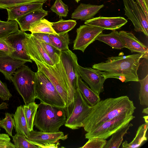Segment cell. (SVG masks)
<instances>
[{
    "instance_id": "obj_1",
    "label": "cell",
    "mask_w": 148,
    "mask_h": 148,
    "mask_svg": "<svg viewBox=\"0 0 148 148\" xmlns=\"http://www.w3.org/2000/svg\"><path fill=\"white\" fill-rule=\"evenodd\" d=\"M136 109L133 101L127 96L100 100L92 106L83 122V127L85 131L89 132L116 117L132 115Z\"/></svg>"
},
{
    "instance_id": "obj_2",
    "label": "cell",
    "mask_w": 148,
    "mask_h": 148,
    "mask_svg": "<svg viewBox=\"0 0 148 148\" xmlns=\"http://www.w3.org/2000/svg\"><path fill=\"white\" fill-rule=\"evenodd\" d=\"M144 58L141 53L108 57L105 62L95 64L92 68L98 70L106 79L115 78L122 82H138L137 71L141 58Z\"/></svg>"
},
{
    "instance_id": "obj_3",
    "label": "cell",
    "mask_w": 148,
    "mask_h": 148,
    "mask_svg": "<svg viewBox=\"0 0 148 148\" xmlns=\"http://www.w3.org/2000/svg\"><path fill=\"white\" fill-rule=\"evenodd\" d=\"M34 125L39 131L46 132L60 131L64 124L66 118L64 108L42 103L38 104Z\"/></svg>"
},
{
    "instance_id": "obj_4",
    "label": "cell",
    "mask_w": 148,
    "mask_h": 148,
    "mask_svg": "<svg viewBox=\"0 0 148 148\" xmlns=\"http://www.w3.org/2000/svg\"><path fill=\"white\" fill-rule=\"evenodd\" d=\"M92 108L83 98L78 86L74 94L73 101L64 108L66 118L65 126L72 130L83 127V122Z\"/></svg>"
},
{
    "instance_id": "obj_5",
    "label": "cell",
    "mask_w": 148,
    "mask_h": 148,
    "mask_svg": "<svg viewBox=\"0 0 148 148\" xmlns=\"http://www.w3.org/2000/svg\"><path fill=\"white\" fill-rule=\"evenodd\" d=\"M33 61L37 66L38 70L42 72L49 79L61 97L66 107L67 106L69 100L68 81L61 61L53 66L36 60Z\"/></svg>"
},
{
    "instance_id": "obj_6",
    "label": "cell",
    "mask_w": 148,
    "mask_h": 148,
    "mask_svg": "<svg viewBox=\"0 0 148 148\" xmlns=\"http://www.w3.org/2000/svg\"><path fill=\"white\" fill-rule=\"evenodd\" d=\"M13 75L12 81L25 104L34 102L36 72L24 64L18 69Z\"/></svg>"
},
{
    "instance_id": "obj_7",
    "label": "cell",
    "mask_w": 148,
    "mask_h": 148,
    "mask_svg": "<svg viewBox=\"0 0 148 148\" xmlns=\"http://www.w3.org/2000/svg\"><path fill=\"white\" fill-rule=\"evenodd\" d=\"M36 99L41 103L52 106L64 108L65 104L55 87L42 72H36L35 84Z\"/></svg>"
},
{
    "instance_id": "obj_8",
    "label": "cell",
    "mask_w": 148,
    "mask_h": 148,
    "mask_svg": "<svg viewBox=\"0 0 148 148\" xmlns=\"http://www.w3.org/2000/svg\"><path fill=\"white\" fill-rule=\"evenodd\" d=\"M60 60L68 81L69 105L73 101L74 94L76 88L78 86V78L80 76L78 70L79 65L76 55L69 49L61 51Z\"/></svg>"
},
{
    "instance_id": "obj_9",
    "label": "cell",
    "mask_w": 148,
    "mask_h": 148,
    "mask_svg": "<svg viewBox=\"0 0 148 148\" xmlns=\"http://www.w3.org/2000/svg\"><path fill=\"white\" fill-rule=\"evenodd\" d=\"M135 117L133 114L119 116L101 124L93 130L87 132L86 139L98 137L106 140L120 129L124 127Z\"/></svg>"
},
{
    "instance_id": "obj_10",
    "label": "cell",
    "mask_w": 148,
    "mask_h": 148,
    "mask_svg": "<svg viewBox=\"0 0 148 148\" xmlns=\"http://www.w3.org/2000/svg\"><path fill=\"white\" fill-rule=\"evenodd\" d=\"M125 15L132 23L136 32H143L148 36V17L134 0H123Z\"/></svg>"
},
{
    "instance_id": "obj_11",
    "label": "cell",
    "mask_w": 148,
    "mask_h": 148,
    "mask_svg": "<svg viewBox=\"0 0 148 148\" xmlns=\"http://www.w3.org/2000/svg\"><path fill=\"white\" fill-rule=\"evenodd\" d=\"M104 30L102 28L91 25H81L76 30L77 35L73 41V50H79L84 52Z\"/></svg>"
},
{
    "instance_id": "obj_12",
    "label": "cell",
    "mask_w": 148,
    "mask_h": 148,
    "mask_svg": "<svg viewBox=\"0 0 148 148\" xmlns=\"http://www.w3.org/2000/svg\"><path fill=\"white\" fill-rule=\"evenodd\" d=\"M25 45L26 52L32 60H37L51 66L55 65L41 42L31 34L26 33Z\"/></svg>"
},
{
    "instance_id": "obj_13",
    "label": "cell",
    "mask_w": 148,
    "mask_h": 148,
    "mask_svg": "<svg viewBox=\"0 0 148 148\" xmlns=\"http://www.w3.org/2000/svg\"><path fill=\"white\" fill-rule=\"evenodd\" d=\"M26 33L21 30L9 35L5 38L11 45L13 51L10 56L14 59L32 62L25 49V40Z\"/></svg>"
},
{
    "instance_id": "obj_14",
    "label": "cell",
    "mask_w": 148,
    "mask_h": 148,
    "mask_svg": "<svg viewBox=\"0 0 148 148\" xmlns=\"http://www.w3.org/2000/svg\"><path fill=\"white\" fill-rule=\"evenodd\" d=\"M80 77L99 96L104 91L103 84L106 79L99 72L90 67H83L79 66Z\"/></svg>"
},
{
    "instance_id": "obj_15",
    "label": "cell",
    "mask_w": 148,
    "mask_h": 148,
    "mask_svg": "<svg viewBox=\"0 0 148 148\" xmlns=\"http://www.w3.org/2000/svg\"><path fill=\"white\" fill-rule=\"evenodd\" d=\"M127 22V20L122 17L100 16L86 20L84 24L100 27L104 29L113 30L120 28Z\"/></svg>"
},
{
    "instance_id": "obj_16",
    "label": "cell",
    "mask_w": 148,
    "mask_h": 148,
    "mask_svg": "<svg viewBox=\"0 0 148 148\" xmlns=\"http://www.w3.org/2000/svg\"><path fill=\"white\" fill-rule=\"evenodd\" d=\"M26 62L14 59L7 53L0 51V72L3 74L5 79L9 81H12V75L16 69Z\"/></svg>"
},
{
    "instance_id": "obj_17",
    "label": "cell",
    "mask_w": 148,
    "mask_h": 148,
    "mask_svg": "<svg viewBox=\"0 0 148 148\" xmlns=\"http://www.w3.org/2000/svg\"><path fill=\"white\" fill-rule=\"evenodd\" d=\"M119 34L125 47L128 49L132 52L143 54L144 58L148 59L147 46L138 40L132 33L121 31L119 32Z\"/></svg>"
},
{
    "instance_id": "obj_18",
    "label": "cell",
    "mask_w": 148,
    "mask_h": 148,
    "mask_svg": "<svg viewBox=\"0 0 148 148\" xmlns=\"http://www.w3.org/2000/svg\"><path fill=\"white\" fill-rule=\"evenodd\" d=\"M30 142L40 144L56 143L60 140H64L68 138V134L64 135L61 131L56 132H46L36 130L30 132L26 137Z\"/></svg>"
},
{
    "instance_id": "obj_19",
    "label": "cell",
    "mask_w": 148,
    "mask_h": 148,
    "mask_svg": "<svg viewBox=\"0 0 148 148\" xmlns=\"http://www.w3.org/2000/svg\"><path fill=\"white\" fill-rule=\"evenodd\" d=\"M47 0L27 3L7 9V21H14L18 17L28 13L42 8L43 4Z\"/></svg>"
},
{
    "instance_id": "obj_20",
    "label": "cell",
    "mask_w": 148,
    "mask_h": 148,
    "mask_svg": "<svg viewBox=\"0 0 148 148\" xmlns=\"http://www.w3.org/2000/svg\"><path fill=\"white\" fill-rule=\"evenodd\" d=\"M48 12L43 8L28 13L16 18L15 21L20 30L24 32L29 30L31 25L47 16Z\"/></svg>"
},
{
    "instance_id": "obj_21",
    "label": "cell",
    "mask_w": 148,
    "mask_h": 148,
    "mask_svg": "<svg viewBox=\"0 0 148 148\" xmlns=\"http://www.w3.org/2000/svg\"><path fill=\"white\" fill-rule=\"evenodd\" d=\"M104 6L81 3L72 13L71 18L82 21L91 19Z\"/></svg>"
},
{
    "instance_id": "obj_22",
    "label": "cell",
    "mask_w": 148,
    "mask_h": 148,
    "mask_svg": "<svg viewBox=\"0 0 148 148\" xmlns=\"http://www.w3.org/2000/svg\"><path fill=\"white\" fill-rule=\"evenodd\" d=\"M13 118L16 132V133L24 135L26 137H27L30 131L23 106L21 105L17 107L14 114H13Z\"/></svg>"
},
{
    "instance_id": "obj_23",
    "label": "cell",
    "mask_w": 148,
    "mask_h": 148,
    "mask_svg": "<svg viewBox=\"0 0 148 148\" xmlns=\"http://www.w3.org/2000/svg\"><path fill=\"white\" fill-rule=\"evenodd\" d=\"M96 40L102 42L111 47L112 48L121 49L125 47L120 38L118 32L116 30H112L110 34H105L102 33L99 35Z\"/></svg>"
},
{
    "instance_id": "obj_24",
    "label": "cell",
    "mask_w": 148,
    "mask_h": 148,
    "mask_svg": "<svg viewBox=\"0 0 148 148\" xmlns=\"http://www.w3.org/2000/svg\"><path fill=\"white\" fill-rule=\"evenodd\" d=\"M78 86L79 91L83 98L91 106L95 105L101 100L99 96L89 88L80 76L78 78Z\"/></svg>"
},
{
    "instance_id": "obj_25",
    "label": "cell",
    "mask_w": 148,
    "mask_h": 148,
    "mask_svg": "<svg viewBox=\"0 0 148 148\" xmlns=\"http://www.w3.org/2000/svg\"><path fill=\"white\" fill-rule=\"evenodd\" d=\"M148 123H145L138 127L135 137L130 143L125 140L122 143L123 148H137L140 147L143 142L147 140L146 132Z\"/></svg>"
},
{
    "instance_id": "obj_26",
    "label": "cell",
    "mask_w": 148,
    "mask_h": 148,
    "mask_svg": "<svg viewBox=\"0 0 148 148\" xmlns=\"http://www.w3.org/2000/svg\"><path fill=\"white\" fill-rule=\"evenodd\" d=\"M133 125L132 123H129L113 134L111 138L107 141L103 148H119L122 143L124 136L127 133V131Z\"/></svg>"
},
{
    "instance_id": "obj_27",
    "label": "cell",
    "mask_w": 148,
    "mask_h": 148,
    "mask_svg": "<svg viewBox=\"0 0 148 148\" xmlns=\"http://www.w3.org/2000/svg\"><path fill=\"white\" fill-rule=\"evenodd\" d=\"M76 21L73 20H60L58 22H51V26L56 34H61L68 33L75 27Z\"/></svg>"
},
{
    "instance_id": "obj_28",
    "label": "cell",
    "mask_w": 148,
    "mask_h": 148,
    "mask_svg": "<svg viewBox=\"0 0 148 148\" xmlns=\"http://www.w3.org/2000/svg\"><path fill=\"white\" fill-rule=\"evenodd\" d=\"M29 31L31 33H40L56 34L51 26V22L43 18L32 24Z\"/></svg>"
},
{
    "instance_id": "obj_29",
    "label": "cell",
    "mask_w": 148,
    "mask_h": 148,
    "mask_svg": "<svg viewBox=\"0 0 148 148\" xmlns=\"http://www.w3.org/2000/svg\"><path fill=\"white\" fill-rule=\"evenodd\" d=\"M25 114L30 132L33 130L34 122L38 110V104L35 102L23 105Z\"/></svg>"
},
{
    "instance_id": "obj_30",
    "label": "cell",
    "mask_w": 148,
    "mask_h": 148,
    "mask_svg": "<svg viewBox=\"0 0 148 148\" xmlns=\"http://www.w3.org/2000/svg\"><path fill=\"white\" fill-rule=\"evenodd\" d=\"M49 37L56 47L61 51L69 49L70 43L68 33L63 34H49Z\"/></svg>"
},
{
    "instance_id": "obj_31",
    "label": "cell",
    "mask_w": 148,
    "mask_h": 148,
    "mask_svg": "<svg viewBox=\"0 0 148 148\" xmlns=\"http://www.w3.org/2000/svg\"><path fill=\"white\" fill-rule=\"evenodd\" d=\"M19 30L18 24L16 21H5L0 25V38H5Z\"/></svg>"
},
{
    "instance_id": "obj_32",
    "label": "cell",
    "mask_w": 148,
    "mask_h": 148,
    "mask_svg": "<svg viewBox=\"0 0 148 148\" xmlns=\"http://www.w3.org/2000/svg\"><path fill=\"white\" fill-rule=\"evenodd\" d=\"M140 84L138 98L140 104L148 106V74L138 81Z\"/></svg>"
},
{
    "instance_id": "obj_33",
    "label": "cell",
    "mask_w": 148,
    "mask_h": 148,
    "mask_svg": "<svg viewBox=\"0 0 148 148\" xmlns=\"http://www.w3.org/2000/svg\"><path fill=\"white\" fill-rule=\"evenodd\" d=\"M44 49L54 64L59 63L61 51L57 47L43 42H40Z\"/></svg>"
},
{
    "instance_id": "obj_34",
    "label": "cell",
    "mask_w": 148,
    "mask_h": 148,
    "mask_svg": "<svg viewBox=\"0 0 148 148\" xmlns=\"http://www.w3.org/2000/svg\"><path fill=\"white\" fill-rule=\"evenodd\" d=\"M12 141L15 148H38L31 143L24 135L16 133L12 136Z\"/></svg>"
},
{
    "instance_id": "obj_35",
    "label": "cell",
    "mask_w": 148,
    "mask_h": 148,
    "mask_svg": "<svg viewBox=\"0 0 148 148\" xmlns=\"http://www.w3.org/2000/svg\"><path fill=\"white\" fill-rule=\"evenodd\" d=\"M5 115V118L0 120V127L4 129L8 134L12 137V131L15 124L13 114L7 112Z\"/></svg>"
},
{
    "instance_id": "obj_36",
    "label": "cell",
    "mask_w": 148,
    "mask_h": 148,
    "mask_svg": "<svg viewBox=\"0 0 148 148\" xmlns=\"http://www.w3.org/2000/svg\"><path fill=\"white\" fill-rule=\"evenodd\" d=\"M50 9L53 12L61 17H66L69 12L68 6L64 3L62 0H56Z\"/></svg>"
},
{
    "instance_id": "obj_37",
    "label": "cell",
    "mask_w": 148,
    "mask_h": 148,
    "mask_svg": "<svg viewBox=\"0 0 148 148\" xmlns=\"http://www.w3.org/2000/svg\"><path fill=\"white\" fill-rule=\"evenodd\" d=\"M44 0H0V9H8L20 5Z\"/></svg>"
},
{
    "instance_id": "obj_38",
    "label": "cell",
    "mask_w": 148,
    "mask_h": 148,
    "mask_svg": "<svg viewBox=\"0 0 148 148\" xmlns=\"http://www.w3.org/2000/svg\"><path fill=\"white\" fill-rule=\"evenodd\" d=\"M88 141L81 148H103L106 144L105 139L98 137L89 138Z\"/></svg>"
},
{
    "instance_id": "obj_39",
    "label": "cell",
    "mask_w": 148,
    "mask_h": 148,
    "mask_svg": "<svg viewBox=\"0 0 148 148\" xmlns=\"http://www.w3.org/2000/svg\"><path fill=\"white\" fill-rule=\"evenodd\" d=\"M12 95L10 92L6 84L0 80V98L3 101L9 100Z\"/></svg>"
},
{
    "instance_id": "obj_40",
    "label": "cell",
    "mask_w": 148,
    "mask_h": 148,
    "mask_svg": "<svg viewBox=\"0 0 148 148\" xmlns=\"http://www.w3.org/2000/svg\"><path fill=\"white\" fill-rule=\"evenodd\" d=\"M31 34L40 42H43L56 47L50 39L48 34L40 33H34Z\"/></svg>"
},
{
    "instance_id": "obj_41",
    "label": "cell",
    "mask_w": 148,
    "mask_h": 148,
    "mask_svg": "<svg viewBox=\"0 0 148 148\" xmlns=\"http://www.w3.org/2000/svg\"><path fill=\"white\" fill-rule=\"evenodd\" d=\"M0 51L4 52L10 55L13 51L11 45L5 38H0Z\"/></svg>"
},
{
    "instance_id": "obj_42",
    "label": "cell",
    "mask_w": 148,
    "mask_h": 148,
    "mask_svg": "<svg viewBox=\"0 0 148 148\" xmlns=\"http://www.w3.org/2000/svg\"><path fill=\"white\" fill-rule=\"evenodd\" d=\"M29 142L37 146L38 148H58V146L60 145L59 142H57L56 144H55V143H49L45 144H40L32 142Z\"/></svg>"
},
{
    "instance_id": "obj_43",
    "label": "cell",
    "mask_w": 148,
    "mask_h": 148,
    "mask_svg": "<svg viewBox=\"0 0 148 148\" xmlns=\"http://www.w3.org/2000/svg\"><path fill=\"white\" fill-rule=\"evenodd\" d=\"M137 3L141 8L147 16L148 17V9H147L143 0H136Z\"/></svg>"
},
{
    "instance_id": "obj_44",
    "label": "cell",
    "mask_w": 148,
    "mask_h": 148,
    "mask_svg": "<svg viewBox=\"0 0 148 148\" xmlns=\"http://www.w3.org/2000/svg\"><path fill=\"white\" fill-rule=\"evenodd\" d=\"M8 104L6 102H3L0 104V110L8 108Z\"/></svg>"
},
{
    "instance_id": "obj_45",
    "label": "cell",
    "mask_w": 148,
    "mask_h": 148,
    "mask_svg": "<svg viewBox=\"0 0 148 148\" xmlns=\"http://www.w3.org/2000/svg\"><path fill=\"white\" fill-rule=\"evenodd\" d=\"M0 138H10L8 134L0 133Z\"/></svg>"
},
{
    "instance_id": "obj_46",
    "label": "cell",
    "mask_w": 148,
    "mask_h": 148,
    "mask_svg": "<svg viewBox=\"0 0 148 148\" xmlns=\"http://www.w3.org/2000/svg\"><path fill=\"white\" fill-rule=\"evenodd\" d=\"M142 113L148 114V108H144L143 109Z\"/></svg>"
},
{
    "instance_id": "obj_47",
    "label": "cell",
    "mask_w": 148,
    "mask_h": 148,
    "mask_svg": "<svg viewBox=\"0 0 148 148\" xmlns=\"http://www.w3.org/2000/svg\"><path fill=\"white\" fill-rule=\"evenodd\" d=\"M143 118H144L145 123H148V116H143Z\"/></svg>"
},
{
    "instance_id": "obj_48",
    "label": "cell",
    "mask_w": 148,
    "mask_h": 148,
    "mask_svg": "<svg viewBox=\"0 0 148 148\" xmlns=\"http://www.w3.org/2000/svg\"><path fill=\"white\" fill-rule=\"evenodd\" d=\"M147 8L148 9V0H143Z\"/></svg>"
},
{
    "instance_id": "obj_49",
    "label": "cell",
    "mask_w": 148,
    "mask_h": 148,
    "mask_svg": "<svg viewBox=\"0 0 148 148\" xmlns=\"http://www.w3.org/2000/svg\"><path fill=\"white\" fill-rule=\"evenodd\" d=\"M5 22V21H2L0 19V25L3 24V23H4Z\"/></svg>"
},
{
    "instance_id": "obj_50",
    "label": "cell",
    "mask_w": 148,
    "mask_h": 148,
    "mask_svg": "<svg viewBox=\"0 0 148 148\" xmlns=\"http://www.w3.org/2000/svg\"><path fill=\"white\" fill-rule=\"evenodd\" d=\"M75 0L78 3V2L80 1V0Z\"/></svg>"
},
{
    "instance_id": "obj_51",
    "label": "cell",
    "mask_w": 148,
    "mask_h": 148,
    "mask_svg": "<svg viewBox=\"0 0 148 148\" xmlns=\"http://www.w3.org/2000/svg\"><path fill=\"white\" fill-rule=\"evenodd\" d=\"M1 120V119L0 118V120ZM0 131H1V128H0Z\"/></svg>"
}]
</instances>
